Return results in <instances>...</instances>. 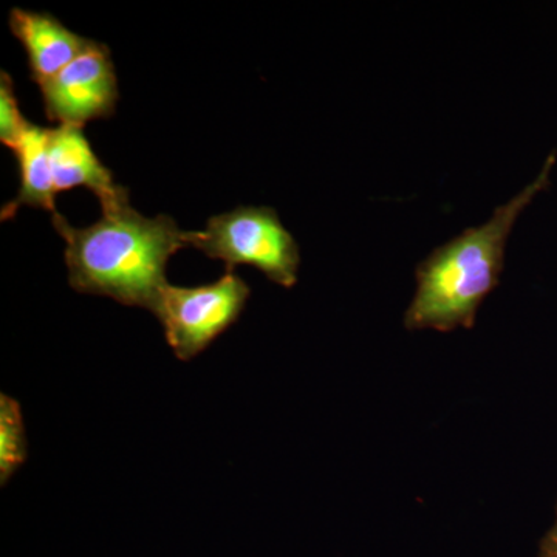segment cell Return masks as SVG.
Listing matches in <instances>:
<instances>
[{
  "instance_id": "obj_2",
  "label": "cell",
  "mask_w": 557,
  "mask_h": 557,
  "mask_svg": "<svg viewBox=\"0 0 557 557\" xmlns=\"http://www.w3.org/2000/svg\"><path fill=\"white\" fill-rule=\"evenodd\" d=\"M555 163L556 153H552L537 178L498 207L486 223L465 230L418 263L406 329L454 332L474 327L480 306L500 282L509 234L523 209L548 188Z\"/></svg>"
},
{
  "instance_id": "obj_7",
  "label": "cell",
  "mask_w": 557,
  "mask_h": 557,
  "mask_svg": "<svg viewBox=\"0 0 557 557\" xmlns=\"http://www.w3.org/2000/svg\"><path fill=\"white\" fill-rule=\"evenodd\" d=\"M9 25L27 51L30 76L39 87L94 44V40L69 30L51 14L39 11L13 9Z\"/></svg>"
},
{
  "instance_id": "obj_3",
  "label": "cell",
  "mask_w": 557,
  "mask_h": 557,
  "mask_svg": "<svg viewBox=\"0 0 557 557\" xmlns=\"http://www.w3.org/2000/svg\"><path fill=\"white\" fill-rule=\"evenodd\" d=\"M188 247L223 260L226 270L255 267L281 287L298 282L299 245L269 207H239L214 215L203 231H186Z\"/></svg>"
},
{
  "instance_id": "obj_5",
  "label": "cell",
  "mask_w": 557,
  "mask_h": 557,
  "mask_svg": "<svg viewBox=\"0 0 557 557\" xmlns=\"http://www.w3.org/2000/svg\"><path fill=\"white\" fill-rule=\"evenodd\" d=\"M47 119L60 124L86 126L115 113L119 78L112 54L104 44H94L67 67L40 86Z\"/></svg>"
},
{
  "instance_id": "obj_10",
  "label": "cell",
  "mask_w": 557,
  "mask_h": 557,
  "mask_svg": "<svg viewBox=\"0 0 557 557\" xmlns=\"http://www.w3.org/2000/svg\"><path fill=\"white\" fill-rule=\"evenodd\" d=\"M30 124V121L22 115L20 101L14 95L13 79L2 70L0 73V143L13 150Z\"/></svg>"
},
{
  "instance_id": "obj_8",
  "label": "cell",
  "mask_w": 557,
  "mask_h": 557,
  "mask_svg": "<svg viewBox=\"0 0 557 557\" xmlns=\"http://www.w3.org/2000/svg\"><path fill=\"white\" fill-rule=\"evenodd\" d=\"M20 166L21 186L16 199L3 205L0 220L7 222L22 207L46 209L57 214V193L50 164V129L30 124L13 149Z\"/></svg>"
},
{
  "instance_id": "obj_1",
  "label": "cell",
  "mask_w": 557,
  "mask_h": 557,
  "mask_svg": "<svg viewBox=\"0 0 557 557\" xmlns=\"http://www.w3.org/2000/svg\"><path fill=\"white\" fill-rule=\"evenodd\" d=\"M51 222L65 240L70 287L152 313L168 285V262L188 247L174 219L146 218L131 203L106 209L87 228H75L60 212Z\"/></svg>"
},
{
  "instance_id": "obj_4",
  "label": "cell",
  "mask_w": 557,
  "mask_h": 557,
  "mask_svg": "<svg viewBox=\"0 0 557 557\" xmlns=\"http://www.w3.org/2000/svg\"><path fill=\"white\" fill-rule=\"evenodd\" d=\"M251 289L234 271L212 284L175 287L168 284L156 317L175 357L190 361L207 350L244 313Z\"/></svg>"
},
{
  "instance_id": "obj_9",
  "label": "cell",
  "mask_w": 557,
  "mask_h": 557,
  "mask_svg": "<svg viewBox=\"0 0 557 557\" xmlns=\"http://www.w3.org/2000/svg\"><path fill=\"white\" fill-rule=\"evenodd\" d=\"M28 457L27 432L20 401L0 395V483L9 485Z\"/></svg>"
},
{
  "instance_id": "obj_11",
  "label": "cell",
  "mask_w": 557,
  "mask_h": 557,
  "mask_svg": "<svg viewBox=\"0 0 557 557\" xmlns=\"http://www.w3.org/2000/svg\"><path fill=\"white\" fill-rule=\"evenodd\" d=\"M541 557H557V518L547 536L541 542Z\"/></svg>"
},
{
  "instance_id": "obj_6",
  "label": "cell",
  "mask_w": 557,
  "mask_h": 557,
  "mask_svg": "<svg viewBox=\"0 0 557 557\" xmlns=\"http://www.w3.org/2000/svg\"><path fill=\"white\" fill-rule=\"evenodd\" d=\"M50 164L57 196L83 186L98 197L102 211L131 203L129 190L113 182L112 172L91 149L83 126L60 124L50 129Z\"/></svg>"
}]
</instances>
